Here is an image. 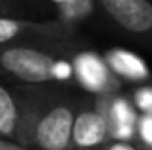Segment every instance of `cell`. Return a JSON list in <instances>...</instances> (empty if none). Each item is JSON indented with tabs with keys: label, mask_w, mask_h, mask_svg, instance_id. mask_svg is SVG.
<instances>
[{
	"label": "cell",
	"mask_w": 152,
	"mask_h": 150,
	"mask_svg": "<svg viewBox=\"0 0 152 150\" xmlns=\"http://www.w3.org/2000/svg\"><path fill=\"white\" fill-rule=\"evenodd\" d=\"M67 85H18V144L29 150H71V125L81 96Z\"/></svg>",
	"instance_id": "cell-1"
},
{
	"label": "cell",
	"mask_w": 152,
	"mask_h": 150,
	"mask_svg": "<svg viewBox=\"0 0 152 150\" xmlns=\"http://www.w3.org/2000/svg\"><path fill=\"white\" fill-rule=\"evenodd\" d=\"M75 41L0 44V77L21 85L75 87L73 69L67 62V50Z\"/></svg>",
	"instance_id": "cell-2"
},
{
	"label": "cell",
	"mask_w": 152,
	"mask_h": 150,
	"mask_svg": "<svg viewBox=\"0 0 152 150\" xmlns=\"http://www.w3.org/2000/svg\"><path fill=\"white\" fill-rule=\"evenodd\" d=\"M67 62L73 69L75 87L91 96L121 92V81L112 73L102 54L89 48H81L75 42L67 50Z\"/></svg>",
	"instance_id": "cell-3"
},
{
	"label": "cell",
	"mask_w": 152,
	"mask_h": 150,
	"mask_svg": "<svg viewBox=\"0 0 152 150\" xmlns=\"http://www.w3.org/2000/svg\"><path fill=\"white\" fill-rule=\"evenodd\" d=\"M119 33L152 50V0H96Z\"/></svg>",
	"instance_id": "cell-4"
},
{
	"label": "cell",
	"mask_w": 152,
	"mask_h": 150,
	"mask_svg": "<svg viewBox=\"0 0 152 150\" xmlns=\"http://www.w3.org/2000/svg\"><path fill=\"white\" fill-rule=\"evenodd\" d=\"M77 27L62 21H33L14 15H0V44L8 42H52V41H75Z\"/></svg>",
	"instance_id": "cell-5"
},
{
	"label": "cell",
	"mask_w": 152,
	"mask_h": 150,
	"mask_svg": "<svg viewBox=\"0 0 152 150\" xmlns=\"http://www.w3.org/2000/svg\"><path fill=\"white\" fill-rule=\"evenodd\" d=\"M93 98L96 110L104 117L110 141L133 144L135 135H137V121L141 114L135 110L129 96L123 92H114V94H102V96H93Z\"/></svg>",
	"instance_id": "cell-6"
},
{
	"label": "cell",
	"mask_w": 152,
	"mask_h": 150,
	"mask_svg": "<svg viewBox=\"0 0 152 150\" xmlns=\"http://www.w3.org/2000/svg\"><path fill=\"white\" fill-rule=\"evenodd\" d=\"M110 143L102 114L94 106V98L91 94L81 96L73 125H71V150L93 148L98 144Z\"/></svg>",
	"instance_id": "cell-7"
},
{
	"label": "cell",
	"mask_w": 152,
	"mask_h": 150,
	"mask_svg": "<svg viewBox=\"0 0 152 150\" xmlns=\"http://www.w3.org/2000/svg\"><path fill=\"white\" fill-rule=\"evenodd\" d=\"M102 56L106 60L108 68L112 69V73L121 83L127 81L135 83V85H142V83L152 81V71L148 64L135 52H129L125 48H110Z\"/></svg>",
	"instance_id": "cell-8"
},
{
	"label": "cell",
	"mask_w": 152,
	"mask_h": 150,
	"mask_svg": "<svg viewBox=\"0 0 152 150\" xmlns=\"http://www.w3.org/2000/svg\"><path fill=\"white\" fill-rule=\"evenodd\" d=\"M19 112L14 89L0 83V139L18 143Z\"/></svg>",
	"instance_id": "cell-9"
},
{
	"label": "cell",
	"mask_w": 152,
	"mask_h": 150,
	"mask_svg": "<svg viewBox=\"0 0 152 150\" xmlns=\"http://www.w3.org/2000/svg\"><path fill=\"white\" fill-rule=\"evenodd\" d=\"M129 100L133 102L135 110L142 116H152V81L135 85L129 90Z\"/></svg>",
	"instance_id": "cell-10"
},
{
	"label": "cell",
	"mask_w": 152,
	"mask_h": 150,
	"mask_svg": "<svg viewBox=\"0 0 152 150\" xmlns=\"http://www.w3.org/2000/svg\"><path fill=\"white\" fill-rule=\"evenodd\" d=\"M135 146L139 150H152V116H139Z\"/></svg>",
	"instance_id": "cell-11"
},
{
	"label": "cell",
	"mask_w": 152,
	"mask_h": 150,
	"mask_svg": "<svg viewBox=\"0 0 152 150\" xmlns=\"http://www.w3.org/2000/svg\"><path fill=\"white\" fill-rule=\"evenodd\" d=\"M77 150H139L135 144L131 143H118V141H110V143L98 144V146L93 148H77Z\"/></svg>",
	"instance_id": "cell-12"
},
{
	"label": "cell",
	"mask_w": 152,
	"mask_h": 150,
	"mask_svg": "<svg viewBox=\"0 0 152 150\" xmlns=\"http://www.w3.org/2000/svg\"><path fill=\"white\" fill-rule=\"evenodd\" d=\"M0 150H29L21 144L14 143V141H6V139H0Z\"/></svg>",
	"instance_id": "cell-13"
},
{
	"label": "cell",
	"mask_w": 152,
	"mask_h": 150,
	"mask_svg": "<svg viewBox=\"0 0 152 150\" xmlns=\"http://www.w3.org/2000/svg\"><path fill=\"white\" fill-rule=\"evenodd\" d=\"M8 10H10V4L6 0H0V15H6Z\"/></svg>",
	"instance_id": "cell-14"
}]
</instances>
